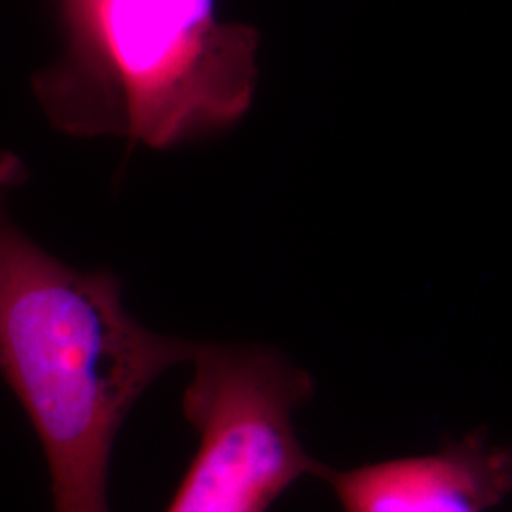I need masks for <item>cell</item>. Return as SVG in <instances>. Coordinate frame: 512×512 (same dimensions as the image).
<instances>
[{"label": "cell", "mask_w": 512, "mask_h": 512, "mask_svg": "<svg viewBox=\"0 0 512 512\" xmlns=\"http://www.w3.org/2000/svg\"><path fill=\"white\" fill-rule=\"evenodd\" d=\"M23 173L18 156L0 152V376L42 444L54 512H110L122 423L200 342L147 329L116 275L78 270L23 234L6 209Z\"/></svg>", "instance_id": "obj_1"}, {"label": "cell", "mask_w": 512, "mask_h": 512, "mask_svg": "<svg viewBox=\"0 0 512 512\" xmlns=\"http://www.w3.org/2000/svg\"><path fill=\"white\" fill-rule=\"evenodd\" d=\"M37 74L55 128L169 148L234 126L253 103L258 33L217 0H84Z\"/></svg>", "instance_id": "obj_2"}, {"label": "cell", "mask_w": 512, "mask_h": 512, "mask_svg": "<svg viewBox=\"0 0 512 512\" xmlns=\"http://www.w3.org/2000/svg\"><path fill=\"white\" fill-rule=\"evenodd\" d=\"M183 397L200 442L165 512H268L323 467L306 452L294 412L313 378L283 353L255 344H202Z\"/></svg>", "instance_id": "obj_3"}, {"label": "cell", "mask_w": 512, "mask_h": 512, "mask_svg": "<svg viewBox=\"0 0 512 512\" xmlns=\"http://www.w3.org/2000/svg\"><path fill=\"white\" fill-rule=\"evenodd\" d=\"M319 478L342 512H488L512 494V450L475 431L429 456L323 467Z\"/></svg>", "instance_id": "obj_4"}, {"label": "cell", "mask_w": 512, "mask_h": 512, "mask_svg": "<svg viewBox=\"0 0 512 512\" xmlns=\"http://www.w3.org/2000/svg\"><path fill=\"white\" fill-rule=\"evenodd\" d=\"M84 4V0H59V6H61V19L63 23H69L71 19L78 14L80 6Z\"/></svg>", "instance_id": "obj_5"}]
</instances>
